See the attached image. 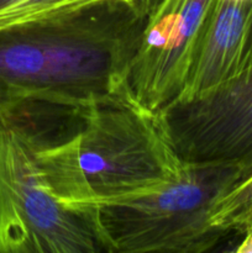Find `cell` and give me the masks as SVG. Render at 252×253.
<instances>
[{"label": "cell", "instance_id": "6", "mask_svg": "<svg viewBox=\"0 0 252 253\" xmlns=\"http://www.w3.org/2000/svg\"><path fill=\"white\" fill-rule=\"evenodd\" d=\"M210 4L211 0H162L146 17L125 79L133 100L163 111L179 99Z\"/></svg>", "mask_w": 252, "mask_h": 253}, {"label": "cell", "instance_id": "2", "mask_svg": "<svg viewBox=\"0 0 252 253\" xmlns=\"http://www.w3.org/2000/svg\"><path fill=\"white\" fill-rule=\"evenodd\" d=\"M72 146L89 211L160 192L185 166L162 111L145 108L127 91L88 104Z\"/></svg>", "mask_w": 252, "mask_h": 253}, {"label": "cell", "instance_id": "7", "mask_svg": "<svg viewBox=\"0 0 252 253\" xmlns=\"http://www.w3.org/2000/svg\"><path fill=\"white\" fill-rule=\"evenodd\" d=\"M249 74H252V0H211L177 101L207 94Z\"/></svg>", "mask_w": 252, "mask_h": 253}, {"label": "cell", "instance_id": "1", "mask_svg": "<svg viewBox=\"0 0 252 253\" xmlns=\"http://www.w3.org/2000/svg\"><path fill=\"white\" fill-rule=\"evenodd\" d=\"M146 19L126 2L0 29V100L85 106L126 91Z\"/></svg>", "mask_w": 252, "mask_h": 253}, {"label": "cell", "instance_id": "10", "mask_svg": "<svg viewBox=\"0 0 252 253\" xmlns=\"http://www.w3.org/2000/svg\"><path fill=\"white\" fill-rule=\"evenodd\" d=\"M162 0H132V7L141 19H146Z\"/></svg>", "mask_w": 252, "mask_h": 253}, {"label": "cell", "instance_id": "5", "mask_svg": "<svg viewBox=\"0 0 252 253\" xmlns=\"http://www.w3.org/2000/svg\"><path fill=\"white\" fill-rule=\"evenodd\" d=\"M162 113L183 162L232 166L242 177L251 174L252 74Z\"/></svg>", "mask_w": 252, "mask_h": 253}, {"label": "cell", "instance_id": "3", "mask_svg": "<svg viewBox=\"0 0 252 253\" xmlns=\"http://www.w3.org/2000/svg\"><path fill=\"white\" fill-rule=\"evenodd\" d=\"M184 165L180 177L160 192L99 209L110 252L200 253L226 236L215 225V208L242 177L241 169Z\"/></svg>", "mask_w": 252, "mask_h": 253}, {"label": "cell", "instance_id": "8", "mask_svg": "<svg viewBox=\"0 0 252 253\" xmlns=\"http://www.w3.org/2000/svg\"><path fill=\"white\" fill-rule=\"evenodd\" d=\"M215 225L225 234L244 239L236 252H252V173L237 180L215 208Z\"/></svg>", "mask_w": 252, "mask_h": 253}, {"label": "cell", "instance_id": "4", "mask_svg": "<svg viewBox=\"0 0 252 253\" xmlns=\"http://www.w3.org/2000/svg\"><path fill=\"white\" fill-rule=\"evenodd\" d=\"M98 212L53 197L31 142L0 113V253L110 252Z\"/></svg>", "mask_w": 252, "mask_h": 253}, {"label": "cell", "instance_id": "9", "mask_svg": "<svg viewBox=\"0 0 252 253\" xmlns=\"http://www.w3.org/2000/svg\"><path fill=\"white\" fill-rule=\"evenodd\" d=\"M106 2L132 0H0V29L63 16Z\"/></svg>", "mask_w": 252, "mask_h": 253}]
</instances>
